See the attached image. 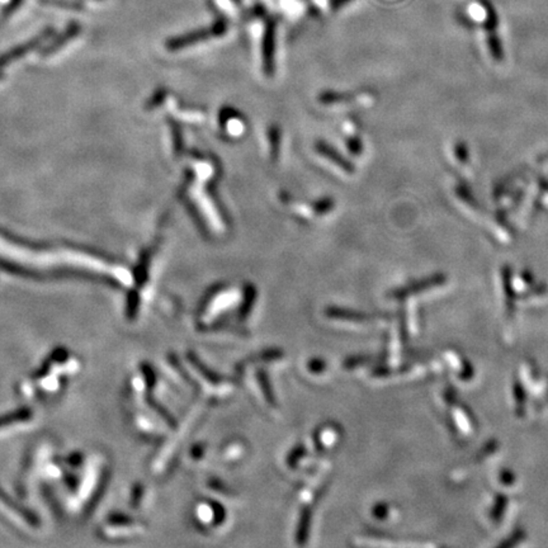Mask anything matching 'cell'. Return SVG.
Wrapping results in <instances>:
<instances>
[{
    "label": "cell",
    "mask_w": 548,
    "mask_h": 548,
    "mask_svg": "<svg viewBox=\"0 0 548 548\" xmlns=\"http://www.w3.org/2000/svg\"><path fill=\"white\" fill-rule=\"evenodd\" d=\"M481 7L484 8L486 20H485V31H486L487 45L490 48V54L494 57L496 62H500L504 57L503 46H501L500 37L498 34V26H499V17L495 10L494 6L489 0H480Z\"/></svg>",
    "instance_id": "6da1fadb"
}]
</instances>
